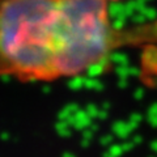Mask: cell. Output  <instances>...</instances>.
Returning a JSON list of instances; mask_svg holds the SVG:
<instances>
[{
	"instance_id": "obj_2",
	"label": "cell",
	"mask_w": 157,
	"mask_h": 157,
	"mask_svg": "<svg viewBox=\"0 0 157 157\" xmlns=\"http://www.w3.org/2000/svg\"><path fill=\"white\" fill-rule=\"evenodd\" d=\"M101 2H104L107 6H110L111 3H121V2H126V0H101Z\"/></svg>"
},
{
	"instance_id": "obj_1",
	"label": "cell",
	"mask_w": 157,
	"mask_h": 157,
	"mask_svg": "<svg viewBox=\"0 0 157 157\" xmlns=\"http://www.w3.org/2000/svg\"><path fill=\"white\" fill-rule=\"evenodd\" d=\"M128 36L101 0H0V77L50 82L84 75Z\"/></svg>"
}]
</instances>
